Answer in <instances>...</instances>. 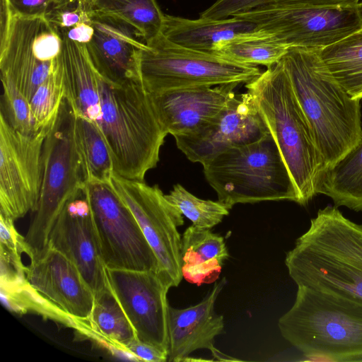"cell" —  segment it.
<instances>
[{
    "label": "cell",
    "mask_w": 362,
    "mask_h": 362,
    "mask_svg": "<svg viewBox=\"0 0 362 362\" xmlns=\"http://www.w3.org/2000/svg\"><path fill=\"white\" fill-rule=\"evenodd\" d=\"M75 114L93 122L109 148L114 171L144 180L159 161L165 136L151 95L140 81L111 83L97 74L69 98Z\"/></svg>",
    "instance_id": "obj_1"
},
{
    "label": "cell",
    "mask_w": 362,
    "mask_h": 362,
    "mask_svg": "<svg viewBox=\"0 0 362 362\" xmlns=\"http://www.w3.org/2000/svg\"><path fill=\"white\" fill-rule=\"evenodd\" d=\"M281 61L313 132L325 172L362 139L361 100L353 98L334 79L318 49L291 47Z\"/></svg>",
    "instance_id": "obj_2"
},
{
    "label": "cell",
    "mask_w": 362,
    "mask_h": 362,
    "mask_svg": "<svg viewBox=\"0 0 362 362\" xmlns=\"http://www.w3.org/2000/svg\"><path fill=\"white\" fill-rule=\"evenodd\" d=\"M285 264L297 286L362 300V225L335 206L319 209L286 253Z\"/></svg>",
    "instance_id": "obj_3"
},
{
    "label": "cell",
    "mask_w": 362,
    "mask_h": 362,
    "mask_svg": "<svg viewBox=\"0 0 362 362\" xmlns=\"http://www.w3.org/2000/svg\"><path fill=\"white\" fill-rule=\"evenodd\" d=\"M245 87L288 168L298 192L299 204H307L317 194L325 167L281 59Z\"/></svg>",
    "instance_id": "obj_4"
},
{
    "label": "cell",
    "mask_w": 362,
    "mask_h": 362,
    "mask_svg": "<svg viewBox=\"0 0 362 362\" xmlns=\"http://www.w3.org/2000/svg\"><path fill=\"white\" fill-rule=\"evenodd\" d=\"M282 337L305 356L362 358V300L298 286L292 307L278 321Z\"/></svg>",
    "instance_id": "obj_5"
},
{
    "label": "cell",
    "mask_w": 362,
    "mask_h": 362,
    "mask_svg": "<svg viewBox=\"0 0 362 362\" xmlns=\"http://www.w3.org/2000/svg\"><path fill=\"white\" fill-rule=\"evenodd\" d=\"M202 165L218 200L230 209L237 204L264 201L299 204L298 189L271 133L222 151Z\"/></svg>",
    "instance_id": "obj_6"
},
{
    "label": "cell",
    "mask_w": 362,
    "mask_h": 362,
    "mask_svg": "<svg viewBox=\"0 0 362 362\" xmlns=\"http://www.w3.org/2000/svg\"><path fill=\"white\" fill-rule=\"evenodd\" d=\"M75 117L65 97L44 142L39 200L25 236L26 255L30 259L48 247L49 235L57 218L86 182L76 145Z\"/></svg>",
    "instance_id": "obj_7"
},
{
    "label": "cell",
    "mask_w": 362,
    "mask_h": 362,
    "mask_svg": "<svg viewBox=\"0 0 362 362\" xmlns=\"http://www.w3.org/2000/svg\"><path fill=\"white\" fill-rule=\"evenodd\" d=\"M137 66L139 81L149 94L180 88L247 83L262 73L258 66L180 46L162 33L140 49Z\"/></svg>",
    "instance_id": "obj_8"
},
{
    "label": "cell",
    "mask_w": 362,
    "mask_h": 362,
    "mask_svg": "<svg viewBox=\"0 0 362 362\" xmlns=\"http://www.w3.org/2000/svg\"><path fill=\"white\" fill-rule=\"evenodd\" d=\"M233 16L255 23L288 47L325 48L362 28L359 4L344 7L267 4Z\"/></svg>",
    "instance_id": "obj_9"
},
{
    "label": "cell",
    "mask_w": 362,
    "mask_h": 362,
    "mask_svg": "<svg viewBox=\"0 0 362 362\" xmlns=\"http://www.w3.org/2000/svg\"><path fill=\"white\" fill-rule=\"evenodd\" d=\"M86 188L105 267L158 272L155 253L110 181H87Z\"/></svg>",
    "instance_id": "obj_10"
},
{
    "label": "cell",
    "mask_w": 362,
    "mask_h": 362,
    "mask_svg": "<svg viewBox=\"0 0 362 362\" xmlns=\"http://www.w3.org/2000/svg\"><path fill=\"white\" fill-rule=\"evenodd\" d=\"M110 182L134 216L144 235L155 253L158 274L170 287L182 279V238L178 227L184 224L182 213L171 204L158 185L130 180L113 173Z\"/></svg>",
    "instance_id": "obj_11"
},
{
    "label": "cell",
    "mask_w": 362,
    "mask_h": 362,
    "mask_svg": "<svg viewBox=\"0 0 362 362\" xmlns=\"http://www.w3.org/2000/svg\"><path fill=\"white\" fill-rule=\"evenodd\" d=\"M62 38L44 17L13 14L0 47L1 79L14 85L29 100L60 63Z\"/></svg>",
    "instance_id": "obj_12"
},
{
    "label": "cell",
    "mask_w": 362,
    "mask_h": 362,
    "mask_svg": "<svg viewBox=\"0 0 362 362\" xmlns=\"http://www.w3.org/2000/svg\"><path fill=\"white\" fill-rule=\"evenodd\" d=\"M50 127L23 134L0 113V214L14 221L37 208L43 146Z\"/></svg>",
    "instance_id": "obj_13"
},
{
    "label": "cell",
    "mask_w": 362,
    "mask_h": 362,
    "mask_svg": "<svg viewBox=\"0 0 362 362\" xmlns=\"http://www.w3.org/2000/svg\"><path fill=\"white\" fill-rule=\"evenodd\" d=\"M106 274L136 338L168 354L170 287L158 272L106 268Z\"/></svg>",
    "instance_id": "obj_14"
},
{
    "label": "cell",
    "mask_w": 362,
    "mask_h": 362,
    "mask_svg": "<svg viewBox=\"0 0 362 362\" xmlns=\"http://www.w3.org/2000/svg\"><path fill=\"white\" fill-rule=\"evenodd\" d=\"M270 133L248 93L235 94L208 124L175 136L177 148L193 163L205 162L230 148L256 141Z\"/></svg>",
    "instance_id": "obj_15"
},
{
    "label": "cell",
    "mask_w": 362,
    "mask_h": 362,
    "mask_svg": "<svg viewBox=\"0 0 362 362\" xmlns=\"http://www.w3.org/2000/svg\"><path fill=\"white\" fill-rule=\"evenodd\" d=\"M48 246L77 267L93 293L108 284L86 185L65 204L50 231Z\"/></svg>",
    "instance_id": "obj_16"
},
{
    "label": "cell",
    "mask_w": 362,
    "mask_h": 362,
    "mask_svg": "<svg viewBox=\"0 0 362 362\" xmlns=\"http://www.w3.org/2000/svg\"><path fill=\"white\" fill-rule=\"evenodd\" d=\"M28 284L70 317L87 320L94 293L77 267L59 251L47 247L30 259L25 269Z\"/></svg>",
    "instance_id": "obj_17"
},
{
    "label": "cell",
    "mask_w": 362,
    "mask_h": 362,
    "mask_svg": "<svg viewBox=\"0 0 362 362\" xmlns=\"http://www.w3.org/2000/svg\"><path fill=\"white\" fill-rule=\"evenodd\" d=\"M237 83L150 94L163 129L174 137L192 134L213 120L235 94Z\"/></svg>",
    "instance_id": "obj_18"
},
{
    "label": "cell",
    "mask_w": 362,
    "mask_h": 362,
    "mask_svg": "<svg viewBox=\"0 0 362 362\" xmlns=\"http://www.w3.org/2000/svg\"><path fill=\"white\" fill-rule=\"evenodd\" d=\"M90 15L93 34L86 47L98 74L116 84L139 81L137 58L145 42L138 33L115 18Z\"/></svg>",
    "instance_id": "obj_19"
},
{
    "label": "cell",
    "mask_w": 362,
    "mask_h": 362,
    "mask_svg": "<svg viewBox=\"0 0 362 362\" xmlns=\"http://www.w3.org/2000/svg\"><path fill=\"white\" fill-rule=\"evenodd\" d=\"M225 284V279L216 283L207 296L194 305L184 309L169 307L168 361H185L191 353L200 349H209L218 361L235 360L214 346L216 337L224 329L223 317L215 312L214 307Z\"/></svg>",
    "instance_id": "obj_20"
},
{
    "label": "cell",
    "mask_w": 362,
    "mask_h": 362,
    "mask_svg": "<svg viewBox=\"0 0 362 362\" xmlns=\"http://www.w3.org/2000/svg\"><path fill=\"white\" fill-rule=\"evenodd\" d=\"M259 30L255 23L234 16L222 20H192L165 15L162 34L180 46L216 54L223 44Z\"/></svg>",
    "instance_id": "obj_21"
},
{
    "label": "cell",
    "mask_w": 362,
    "mask_h": 362,
    "mask_svg": "<svg viewBox=\"0 0 362 362\" xmlns=\"http://www.w3.org/2000/svg\"><path fill=\"white\" fill-rule=\"evenodd\" d=\"M181 257L183 278L201 286L218 279L229 254L223 236L192 225L182 238Z\"/></svg>",
    "instance_id": "obj_22"
},
{
    "label": "cell",
    "mask_w": 362,
    "mask_h": 362,
    "mask_svg": "<svg viewBox=\"0 0 362 362\" xmlns=\"http://www.w3.org/2000/svg\"><path fill=\"white\" fill-rule=\"evenodd\" d=\"M108 283V282H107ZM81 330L94 339L103 341L110 349L129 354L127 346L136 338L134 329L109 284L94 293L93 305Z\"/></svg>",
    "instance_id": "obj_23"
},
{
    "label": "cell",
    "mask_w": 362,
    "mask_h": 362,
    "mask_svg": "<svg viewBox=\"0 0 362 362\" xmlns=\"http://www.w3.org/2000/svg\"><path fill=\"white\" fill-rule=\"evenodd\" d=\"M330 197L334 206L362 211V139L322 175L317 194Z\"/></svg>",
    "instance_id": "obj_24"
},
{
    "label": "cell",
    "mask_w": 362,
    "mask_h": 362,
    "mask_svg": "<svg viewBox=\"0 0 362 362\" xmlns=\"http://www.w3.org/2000/svg\"><path fill=\"white\" fill-rule=\"evenodd\" d=\"M90 14L120 20L134 28L145 43L163 31L165 15L156 0H86Z\"/></svg>",
    "instance_id": "obj_25"
},
{
    "label": "cell",
    "mask_w": 362,
    "mask_h": 362,
    "mask_svg": "<svg viewBox=\"0 0 362 362\" xmlns=\"http://www.w3.org/2000/svg\"><path fill=\"white\" fill-rule=\"evenodd\" d=\"M320 59L334 79L353 98L362 99V28L325 48Z\"/></svg>",
    "instance_id": "obj_26"
},
{
    "label": "cell",
    "mask_w": 362,
    "mask_h": 362,
    "mask_svg": "<svg viewBox=\"0 0 362 362\" xmlns=\"http://www.w3.org/2000/svg\"><path fill=\"white\" fill-rule=\"evenodd\" d=\"M74 134L86 182L110 181L114 167L110 148L98 127L76 115Z\"/></svg>",
    "instance_id": "obj_27"
},
{
    "label": "cell",
    "mask_w": 362,
    "mask_h": 362,
    "mask_svg": "<svg viewBox=\"0 0 362 362\" xmlns=\"http://www.w3.org/2000/svg\"><path fill=\"white\" fill-rule=\"evenodd\" d=\"M288 48L271 34L259 29L252 35L223 44L216 54L236 62L264 65L268 68L278 63Z\"/></svg>",
    "instance_id": "obj_28"
},
{
    "label": "cell",
    "mask_w": 362,
    "mask_h": 362,
    "mask_svg": "<svg viewBox=\"0 0 362 362\" xmlns=\"http://www.w3.org/2000/svg\"><path fill=\"white\" fill-rule=\"evenodd\" d=\"M165 196L192 221V226L199 228L211 229L229 214L230 209L218 200L199 199L180 184L174 185L170 193Z\"/></svg>",
    "instance_id": "obj_29"
},
{
    "label": "cell",
    "mask_w": 362,
    "mask_h": 362,
    "mask_svg": "<svg viewBox=\"0 0 362 362\" xmlns=\"http://www.w3.org/2000/svg\"><path fill=\"white\" fill-rule=\"evenodd\" d=\"M64 98L65 86L61 59L57 69L37 88L30 100L31 111L38 129L52 126Z\"/></svg>",
    "instance_id": "obj_30"
},
{
    "label": "cell",
    "mask_w": 362,
    "mask_h": 362,
    "mask_svg": "<svg viewBox=\"0 0 362 362\" xmlns=\"http://www.w3.org/2000/svg\"><path fill=\"white\" fill-rule=\"evenodd\" d=\"M3 95L1 113L7 122L21 133L30 134L38 132L29 100L12 83L1 81Z\"/></svg>",
    "instance_id": "obj_31"
},
{
    "label": "cell",
    "mask_w": 362,
    "mask_h": 362,
    "mask_svg": "<svg viewBox=\"0 0 362 362\" xmlns=\"http://www.w3.org/2000/svg\"><path fill=\"white\" fill-rule=\"evenodd\" d=\"M272 0H217L200 13L199 18L208 20H222L236 14L270 4Z\"/></svg>",
    "instance_id": "obj_32"
},
{
    "label": "cell",
    "mask_w": 362,
    "mask_h": 362,
    "mask_svg": "<svg viewBox=\"0 0 362 362\" xmlns=\"http://www.w3.org/2000/svg\"><path fill=\"white\" fill-rule=\"evenodd\" d=\"M71 1L73 0H8L14 15L44 18Z\"/></svg>",
    "instance_id": "obj_33"
},
{
    "label": "cell",
    "mask_w": 362,
    "mask_h": 362,
    "mask_svg": "<svg viewBox=\"0 0 362 362\" xmlns=\"http://www.w3.org/2000/svg\"><path fill=\"white\" fill-rule=\"evenodd\" d=\"M127 352L136 361L165 362L168 358V353L137 338L127 345Z\"/></svg>",
    "instance_id": "obj_34"
},
{
    "label": "cell",
    "mask_w": 362,
    "mask_h": 362,
    "mask_svg": "<svg viewBox=\"0 0 362 362\" xmlns=\"http://www.w3.org/2000/svg\"><path fill=\"white\" fill-rule=\"evenodd\" d=\"M360 0H272L270 4L286 6L344 7L358 5Z\"/></svg>",
    "instance_id": "obj_35"
},
{
    "label": "cell",
    "mask_w": 362,
    "mask_h": 362,
    "mask_svg": "<svg viewBox=\"0 0 362 362\" xmlns=\"http://www.w3.org/2000/svg\"><path fill=\"white\" fill-rule=\"evenodd\" d=\"M13 18V13L8 0H0V47L6 41Z\"/></svg>",
    "instance_id": "obj_36"
},
{
    "label": "cell",
    "mask_w": 362,
    "mask_h": 362,
    "mask_svg": "<svg viewBox=\"0 0 362 362\" xmlns=\"http://www.w3.org/2000/svg\"><path fill=\"white\" fill-rule=\"evenodd\" d=\"M67 37L69 39L81 43L87 44L93 34V28L90 22L82 23L64 33H59Z\"/></svg>",
    "instance_id": "obj_37"
},
{
    "label": "cell",
    "mask_w": 362,
    "mask_h": 362,
    "mask_svg": "<svg viewBox=\"0 0 362 362\" xmlns=\"http://www.w3.org/2000/svg\"><path fill=\"white\" fill-rule=\"evenodd\" d=\"M359 6H360L361 11V12H362V1H361V2H360V4H359Z\"/></svg>",
    "instance_id": "obj_38"
}]
</instances>
